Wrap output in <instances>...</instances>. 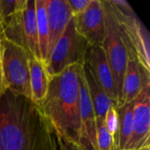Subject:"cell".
<instances>
[{
    "instance_id": "obj_11",
    "label": "cell",
    "mask_w": 150,
    "mask_h": 150,
    "mask_svg": "<svg viewBox=\"0 0 150 150\" xmlns=\"http://www.w3.org/2000/svg\"><path fill=\"white\" fill-rule=\"evenodd\" d=\"M84 63L89 67L94 78L103 88L111 101L117 105L119 95L112 72L102 46H89Z\"/></svg>"
},
{
    "instance_id": "obj_26",
    "label": "cell",
    "mask_w": 150,
    "mask_h": 150,
    "mask_svg": "<svg viewBox=\"0 0 150 150\" xmlns=\"http://www.w3.org/2000/svg\"><path fill=\"white\" fill-rule=\"evenodd\" d=\"M113 150H120V148H116V149H114Z\"/></svg>"
},
{
    "instance_id": "obj_7",
    "label": "cell",
    "mask_w": 150,
    "mask_h": 150,
    "mask_svg": "<svg viewBox=\"0 0 150 150\" xmlns=\"http://www.w3.org/2000/svg\"><path fill=\"white\" fill-rule=\"evenodd\" d=\"M150 81L144 83L134 100L133 133L124 150H139L150 146Z\"/></svg>"
},
{
    "instance_id": "obj_23",
    "label": "cell",
    "mask_w": 150,
    "mask_h": 150,
    "mask_svg": "<svg viewBox=\"0 0 150 150\" xmlns=\"http://www.w3.org/2000/svg\"><path fill=\"white\" fill-rule=\"evenodd\" d=\"M5 90L4 83V76H3V64H2V50H1V42H0V95Z\"/></svg>"
},
{
    "instance_id": "obj_15",
    "label": "cell",
    "mask_w": 150,
    "mask_h": 150,
    "mask_svg": "<svg viewBox=\"0 0 150 150\" xmlns=\"http://www.w3.org/2000/svg\"><path fill=\"white\" fill-rule=\"evenodd\" d=\"M83 69L84 78L88 88L89 95L93 105L96 122L105 121V114L108 109L110 108V106L113 103L108 98L103 88L98 83L92 73L91 72L89 67L85 63L83 66Z\"/></svg>"
},
{
    "instance_id": "obj_25",
    "label": "cell",
    "mask_w": 150,
    "mask_h": 150,
    "mask_svg": "<svg viewBox=\"0 0 150 150\" xmlns=\"http://www.w3.org/2000/svg\"><path fill=\"white\" fill-rule=\"evenodd\" d=\"M139 150H150V146L144 147V148H142V149H139Z\"/></svg>"
},
{
    "instance_id": "obj_19",
    "label": "cell",
    "mask_w": 150,
    "mask_h": 150,
    "mask_svg": "<svg viewBox=\"0 0 150 150\" xmlns=\"http://www.w3.org/2000/svg\"><path fill=\"white\" fill-rule=\"evenodd\" d=\"M96 137L98 150H113L119 148L107 131L105 121L96 122Z\"/></svg>"
},
{
    "instance_id": "obj_5",
    "label": "cell",
    "mask_w": 150,
    "mask_h": 150,
    "mask_svg": "<svg viewBox=\"0 0 150 150\" xmlns=\"http://www.w3.org/2000/svg\"><path fill=\"white\" fill-rule=\"evenodd\" d=\"M89 46L88 42L76 32L72 18L45 64L49 78L62 73L69 66H83Z\"/></svg>"
},
{
    "instance_id": "obj_18",
    "label": "cell",
    "mask_w": 150,
    "mask_h": 150,
    "mask_svg": "<svg viewBox=\"0 0 150 150\" xmlns=\"http://www.w3.org/2000/svg\"><path fill=\"white\" fill-rule=\"evenodd\" d=\"M134 100L116 106L119 119V148L120 150L125 149L132 136Z\"/></svg>"
},
{
    "instance_id": "obj_1",
    "label": "cell",
    "mask_w": 150,
    "mask_h": 150,
    "mask_svg": "<svg viewBox=\"0 0 150 150\" xmlns=\"http://www.w3.org/2000/svg\"><path fill=\"white\" fill-rule=\"evenodd\" d=\"M0 150H60L57 132L42 110L7 89L0 95Z\"/></svg>"
},
{
    "instance_id": "obj_14",
    "label": "cell",
    "mask_w": 150,
    "mask_h": 150,
    "mask_svg": "<svg viewBox=\"0 0 150 150\" xmlns=\"http://www.w3.org/2000/svg\"><path fill=\"white\" fill-rule=\"evenodd\" d=\"M29 76L31 100L41 109L47 93L50 78L47 75L45 63L33 55L29 57Z\"/></svg>"
},
{
    "instance_id": "obj_4",
    "label": "cell",
    "mask_w": 150,
    "mask_h": 150,
    "mask_svg": "<svg viewBox=\"0 0 150 150\" xmlns=\"http://www.w3.org/2000/svg\"><path fill=\"white\" fill-rule=\"evenodd\" d=\"M2 50L3 76L5 89L14 94L31 99L29 57L30 54L23 47L0 38Z\"/></svg>"
},
{
    "instance_id": "obj_24",
    "label": "cell",
    "mask_w": 150,
    "mask_h": 150,
    "mask_svg": "<svg viewBox=\"0 0 150 150\" xmlns=\"http://www.w3.org/2000/svg\"><path fill=\"white\" fill-rule=\"evenodd\" d=\"M3 35V30H2V20H1V15H0V38Z\"/></svg>"
},
{
    "instance_id": "obj_20",
    "label": "cell",
    "mask_w": 150,
    "mask_h": 150,
    "mask_svg": "<svg viewBox=\"0 0 150 150\" xmlns=\"http://www.w3.org/2000/svg\"><path fill=\"white\" fill-rule=\"evenodd\" d=\"M105 125L107 131L112 137L114 142L119 147V119L116 105L112 104L108 109L105 117Z\"/></svg>"
},
{
    "instance_id": "obj_2",
    "label": "cell",
    "mask_w": 150,
    "mask_h": 150,
    "mask_svg": "<svg viewBox=\"0 0 150 150\" xmlns=\"http://www.w3.org/2000/svg\"><path fill=\"white\" fill-rule=\"evenodd\" d=\"M80 66H69L50 78L47 93L41 107L44 115L53 124L56 132L79 146Z\"/></svg>"
},
{
    "instance_id": "obj_6",
    "label": "cell",
    "mask_w": 150,
    "mask_h": 150,
    "mask_svg": "<svg viewBox=\"0 0 150 150\" xmlns=\"http://www.w3.org/2000/svg\"><path fill=\"white\" fill-rule=\"evenodd\" d=\"M103 4L105 12V33L104 41L102 43V47L104 48L107 62L113 75L120 101L124 74L129 56L126 46L121 39L120 28L113 15L111 5L107 0H103Z\"/></svg>"
},
{
    "instance_id": "obj_16",
    "label": "cell",
    "mask_w": 150,
    "mask_h": 150,
    "mask_svg": "<svg viewBox=\"0 0 150 150\" xmlns=\"http://www.w3.org/2000/svg\"><path fill=\"white\" fill-rule=\"evenodd\" d=\"M23 30L25 46L28 53L33 57L40 60L38 45L35 0L26 1V5L23 16Z\"/></svg>"
},
{
    "instance_id": "obj_10",
    "label": "cell",
    "mask_w": 150,
    "mask_h": 150,
    "mask_svg": "<svg viewBox=\"0 0 150 150\" xmlns=\"http://www.w3.org/2000/svg\"><path fill=\"white\" fill-rule=\"evenodd\" d=\"M79 109L80 146L83 150H98L96 137V118L86 85L83 66L79 67Z\"/></svg>"
},
{
    "instance_id": "obj_21",
    "label": "cell",
    "mask_w": 150,
    "mask_h": 150,
    "mask_svg": "<svg viewBox=\"0 0 150 150\" xmlns=\"http://www.w3.org/2000/svg\"><path fill=\"white\" fill-rule=\"evenodd\" d=\"M73 17L83 12L89 6L91 0H67Z\"/></svg>"
},
{
    "instance_id": "obj_3",
    "label": "cell",
    "mask_w": 150,
    "mask_h": 150,
    "mask_svg": "<svg viewBox=\"0 0 150 150\" xmlns=\"http://www.w3.org/2000/svg\"><path fill=\"white\" fill-rule=\"evenodd\" d=\"M117 20L121 39L129 58L150 72L149 34L131 5L125 0H107Z\"/></svg>"
},
{
    "instance_id": "obj_8",
    "label": "cell",
    "mask_w": 150,
    "mask_h": 150,
    "mask_svg": "<svg viewBox=\"0 0 150 150\" xmlns=\"http://www.w3.org/2000/svg\"><path fill=\"white\" fill-rule=\"evenodd\" d=\"M73 20L76 32L90 46H102L105 33L103 0H91L86 10Z\"/></svg>"
},
{
    "instance_id": "obj_12",
    "label": "cell",
    "mask_w": 150,
    "mask_h": 150,
    "mask_svg": "<svg viewBox=\"0 0 150 150\" xmlns=\"http://www.w3.org/2000/svg\"><path fill=\"white\" fill-rule=\"evenodd\" d=\"M47 13L49 31L47 62L54 45L66 31L73 16L67 0H47Z\"/></svg>"
},
{
    "instance_id": "obj_17",
    "label": "cell",
    "mask_w": 150,
    "mask_h": 150,
    "mask_svg": "<svg viewBox=\"0 0 150 150\" xmlns=\"http://www.w3.org/2000/svg\"><path fill=\"white\" fill-rule=\"evenodd\" d=\"M36 21H37V34L40 58L46 64L47 58L48 47V22L47 13V0H35Z\"/></svg>"
},
{
    "instance_id": "obj_13",
    "label": "cell",
    "mask_w": 150,
    "mask_h": 150,
    "mask_svg": "<svg viewBox=\"0 0 150 150\" xmlns=\"http://www.w3.org/2000/svg\"><path fill=\"white\" fill-rule=\"evenodd\" d=\"M148 81H150V72L144 69L136 59L129 58L124 74L120 98L117 106L134 101Z\"/></svg>"
},
{
    "instance_id": "obj_22",
    "label": "cell",
    "mask_w": 150,
    "mask_h": 150,
    "mask_svg": "<svg viewBox=\"0 0 150 150\" xmlns=\"http://www.w3.org/2000/svg\"><path fill=\"white\" fill-rule=\"evenodd\" d=\"M58 143H59V149L60 150H83L79 145L73 142L72 141L67 139L66 137L59 134L57 133Z\"/></svg>"
},
{
    "instance_id": "obj_9",
    "label": "cell",
    "mask_w": 150,
    "mask_h": 150,
    "mask_svg": "<svg viewBox=\"0 0 150 150\" xmlns=\"http://www.w3.org/2000/svg\"><path fill=\"white\" fill-rule=\"evenodd\" d=\"M27 0H0V15L4 38L26 51L23 16ZM28 52V51H27Z\"/></svg>"
}]
</instances>
